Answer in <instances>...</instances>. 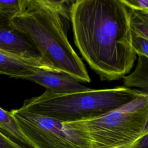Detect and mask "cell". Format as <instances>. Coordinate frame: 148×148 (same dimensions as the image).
Instances as JSON below:
<instances>
[{
  "label": "cell",
  "instance_id": "obj_1",
  "mask_svg": "<svg viewBox=\"0 0 148 148\" xmlns=\"http://www.w3.org/2000/svg\"><path fill=\"white\" fill-rule=\"evenodd\" d=\"M75 46L102 81L128 74L136 59L129 9L121 0H76L70 7Z\"/></svg>",
  "mask_w": 148,
  "mask_h": 148
},
{
  "label": "cell",
  "instance_id": "obj_2",
  "mask_svg": "<svg viewBox=\"0 0 148 148\" xmlns=\"http://www.w3.org/2000/svg\"><path fill=\"white\" fill-rule=\"evenodd\" d=\"M72 2L20 0L19 10L10 18L9 23L52 67L80 83H90L86 68L68 38Z\"/></svg>",
  "mask_w": 148,
  "mask_h": 148
},
{
  "label": "cell",
  "instance_id": "obj_3",
  "mask_svg": "<svg viewBox=\"0 0 148 148\" xmlns=\"http://www.w3.org/2000/svg\"><path fill=\"white\" fill-rule=\"evenodd\" d=\"M146 92L123 86L69 93L46 90L42 94L25 99L21 109L69 123L96 117L119 108Z\"/></svg>",
  "mask_w": 148,
  "mask_h": 148
},
{
  "label": "cell",
  "instance_id": "obj_4",
  "mask_svg": "<svg viewBox=\"0 0 148 148\" xmlns=\"http://www.w3.org/2000/svg\"><path fill=\"white\" fill-rule=\"evenodd\" d=\"M148 119V94L106 113L74 122L71 127L85 135L94 148H135Z\"/></svg>",
  "mask_w": 148,
  "mask_h": 148
},
{
  "label": "cell",
  "instance_id": "obj_5",
  "mask_svg": "<svg viewBox=\"0 0 148 148\" xmlns=\"http://www.w3.org/2000/svg\"><path fill=\"white\" fill-rule=\"evenodd\" d=\"M10 113L35 148H94L88 138L68 123L26 111Z\"/></svg>",
  "mask_w": 148,
  "mask_h": 148
},
{
  "label": "cell",
  "instance_id": "obj_6",
  "mask_svg": "<svg viewBox=\"0 0 148 148\" xmlns=\"http://www.w3.org/2000/svg\"><path fill=\"white\" fill-rule=\"evenodd\" d=\"M20 79L36 83L56 93H69L90 88L82 85L68 73L51 66L40 68L32 75L22 77Z\"/></svg>",
  "mask_w": 148,
  "mask_h": 148
},
{
  "label": "cell",
  "instance_id": "obj_7",
  "mask_svg": "<svg viewBox=\"0 0 148 148\" xmlns=\"http://www.w3.org/2000/svg\"><path fill=\"white\" fill-rule=\"evenodd\" d=\"M45 66H51L41 57L24 56L0 50V72L10 77L20 79L29 76Z\"/></svg>",
  "mask_w": 148,
  "mask_h": 148
},
{
  "label": "cell",
  "instance_id": "obj_8",
  "mask_svg": "<svg viewBox=\"0 0 148 148\" xmlns=\"http://www.w3.org/2000/svg\"><path fill=\"white\" fill-rule=\"evenodd\" d=\"M10 18L0 13V50L32 57H40L27 38L14 28Z\"/></svg>",
  "mask_w": 148,
  "mask_h": 148
},
{
  "label": "cell",
  "instance_id": "obj_9",
  "mask_svg": "<svg viewBox=\"0 0 148 148\" xmlns=\"http://www.w3.org/2000/svg\"><path fill=\"white\" fill-rule=\"evenodd\" d=\"M0 131L11 140L24 148H35L20 129L10 113L0 107Z\"/></svg>",
  "mask_w": 148,
  "mask_h": 148
},
{
  "label": "cell",
  "instance_id": "obj_10",
  "mask_svg": "<svg viewBox=\"0 0 148 148\" xmlns=\"http://www.w3.org/2000/svg\"><path fill=\"white\" fill-rule=\"evenodd\" d=\"M137 64L134 71L123 77V86L128 88H138L148 94V58L138 56Z\"/></svg>",
  "mask_w": 148,
  "mask_h": 148
},
{
  "label": "cell",
  "instance_id": "obj_11",
  "mask_svg": "<svg viewBox=\"0 0 148 148\" xmlns=\"http://www.w3.org/2000/svg\"><path fill=\"white\" fill-rule=\"evenodd\" d=\"M129 13L131 30L148 40V12L129 9Z\"/></svg>",
  "mask_w": 148,
  "mask_h": 148
},
{
  "label": "cell",
  "instance_id": "obj_12",
  "mask_svg": "<svg viewBox=\"0 0 148 148\" xmlns=\"http://www.w3.org/2000/svg\"><path fill=\"white\" fill-rule=\"evenodd\" d=\"M132 31V44L138 56H145L148 58V40L142 38Z\"/></svg>",
  "mask_w": 148,
  "mask_h": 148
},
{
  "label": "cell",
  "instance_id": "obj_13",
  "mask_svg": "<svg viewBox=\"0 0 148 148\" xmlns=\"http://www.w3.org/2000/svg\"><path fill=\"white\" fill-rule=\"evenodd\" d=\"M20 0L0 1V13L10 18L19 10Z\"/></svg>",
  "mask_w": 148,
  "mask_h": 148
},
{
  "label": "cell",
  "instance_id": "obj_14",
  "mask_svg": "<svg viewBox=\"0 0 148 148\" xmlns=\"http://www.w3.org/2000/svg\"><path fill=\"white\" fill-rule=\"evenodd\" d=\"M129 9L148 12V0H121Z\"/></svg>",
  "mask_w": 148,
  "mask_h": 148
},
{
  "label": "cell",
  "instance_id": "obj_15",
  "mask_svg": "<svg viewBox=\"0 0 148 148\" xmlns=\"http://www.w3.org/2000/svg\"><path fill=\"white\" fill-rule=\"evenodd\" d=\"M0 148H24L0 131Z\"/></svg>",
  "mask_w": 148,
  "mask_h": 148
},
{
  "label": "cell",
  "instance_id": "obj_16",
  "mask_svg": "<svg viewBox=\"0 0 148 148\" xmlns=\"http://www.w3.org/2000/svg\"><path fill=\"white\" fill-rule=\"evenodd\" d=\"M135 148H148V134L141 138Z\"/></svg>",
  "mask_w": 148,
  "mask_h": 148
},
{
  "label": "cell",
  "instance_id": "obj_17",
  "mask_svg": "<svg viewBox=\"0 0 148 148\" xmlns=\"http://www.w3.org/2000/svg\"><path fill=\"white\" fill-rule=\"evenodd\" d=\"M147 134H148V119H147V123H146V125L145 128L144 130V131L143 132L142 137H143V136H145V135H146Z\"/></svg>",
  "mask_w": 148,
  "mask_h": 148
},
{
  "label": "cell",
  "instance_id": "obj_18",
  "mask_svg": "<svg viewBox=\"0 0 148 148\" xmlns=\"http://www.w3.org/2000/svg\"><path fill=\"white\" fill-rule=\"evenodd\" d=\"M0 75H3V73H2V72H0Z\"/></svg>",
  "mask_w": 148,
  "mask_h": 148
}]
</instances>
